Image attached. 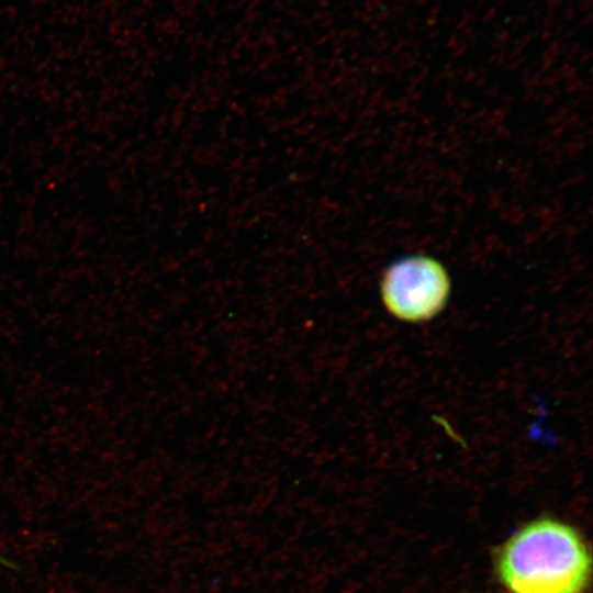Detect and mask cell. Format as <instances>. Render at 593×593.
Instances as JSON below:
<instances>
[{"mask_svg":"<svg viewBox=\"0 0 593 593\" xmlns=\"http://www.w3.org/2000/svg\"><path fill=\"white\" fill-rule=\"evenodd\" d=\"M499 571L514 593H580L589 580L590 557L571 527L541 519L510 539Z\"/></svg>","mask_w":593,"mask_h":593,"instance_id":"cell-1","label":"cell"},{"mask_svg":"<svg viewBox=\"0 0 593 593\" xmlns=\"http://www.w3.org/2000/svg\"><path fill=\"white\" fill-rule=\"evenodd\" d=\"M451 291L446 267L427 255H411L392 262L382 273L381 300L395 318L422 323L445 309Z\"/></svg>","mask_w":593,"mask_h":593,"instance_id":"cell-2","label":"cell"},{"mask_svg":"<svg viewBox=\"0 0 593 593\" xmlns=\"http://www.w3.org/2000/svg\"><path fill=\"white\" fill-rule=\"evenodd\" d=\"M0 563L2 564H8V566H12V563H10L9 561H7L5 559L1 558L0 557Z\"/></svg>","mask_w":593,"mask_h":593,"instance_id":"cell-3","label":"cell"}]
</instances>
